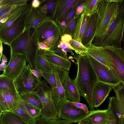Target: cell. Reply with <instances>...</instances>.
I'll use <instances>...</instances> for the list:
<instances>
[{
    "label": "cell",
    "mask_w": 124,
    "mask_h": 124,
    "mask_svg": "<svg viewBox=\"0 0 124 124\" xmlns=\"http://www.w3.org/2000/svg\"><path fill=\"white\" fill-rule=\"evenodd\" d=\"M78 70L76 78L73 80L80 92V96L84 97L91 110H94L93 100V89L98 82L97 77L86 54H75Z\"/></svg>",
    "instance_id": "1"
},
{
    "label": "cell",
    "mask_w": 124,
    "mask_h": 124,
    "mask_svg": "<svg viewBox=\"0 0 124 124\" xmlns=\"http://www.w3.org/2000/svg\"><path fill=\"white\" fill-rule=\"evenodd\" d=\"M124 36V0H122L106 32L102 35L94 38L91 44L99 47L121 48Z\"/></svg>",
    "instance_id": "2"
},
{
    "label": "cell",
    "mask_w": 124,
    "mask_h": 124,
    "mask_svg": "<svg viewBox=\"0 0 124 124\" xmlns=\"http://www.w3.org/2000/svg\"><path fill=\"white\" fill-rule=\"evenodd\" d=\"M33 29L36 31L38 42L43 43L53 51L56 48L63 35L57 22L52 19L46 18Z\"/></svg>",
    "instance_id": "3"
},
{
    "label": "cell",
    "mask_w": 124,
    "mask_h": 124,
    "mask_svg": "<svg viewBox=\"0 0 124 124\" xmlns=\"http://www.w3.org/2000/svg\"><path fill=\"white\" fill-rule=\"evenodd\" d=\"M122 0H101L97 8L100 16L99 25L94 38L105 33L114 18Z\"/></svg>",
    "instance_id": "4"
},
{
    "label": "cell",
    "mask_w": 124,
    "mask_h": 124,
    "mask_svg": "<svg viewBox=\"0 0 124 124\" xmlns=\"http://www.w3.org/2000/svg\"><path fill=\"white\" fill-rule=\"evenodd\" d=\"M52 90L51 87L44 83L39 85L35 91L42 105L40 117L47 120H56L59 119L58 109L53 101Z\"/></svg>",
    "instance_id": "5"
},
{
    "label": "cell",
    "mask_w": 124,
    "mask_h": 124,
    "mask_svg": "<svg viewBox=\"0 0 124 124\" xmlns=\"http://www.w3.org/2000/svg\"><path fill=\"white\" fill-rule=\"evenodd\" d=\"M97 76L98 81L116 86L122 83L114 70L102 64L86 53Z\"/></svg>",
    "instance_id": "6"
},
{
    "label": "cell",
    "mask_w": 124,
    "mask_h": 124,
    "mask_svg": "<svg viewBox=\"0 0 124 124\" xmlns=\"http://www.w3.org/2000/svg\"><path fill=\"white\" fill-rule=\"evenodd\" d=\"M31 4L23 13L6 29L0 31V40L5 44L10 46L12 42L25 31L26 20Z\"/></svg>",
    "instance_id": "7"
},
{
    "label": "cell",
    "mask_w": 124,
    "mask_h": 124,
    "mask_svg": "<svg viewBox=\"0 0 124 124\" xmlns=\"http://www.w3.org/2000/svg\"><path fill=\"white\" fill-rule=\"evenodd\" d=\"M31 69L28 64L21 75L14 81L16 91L19 94L35 91L41 83V81L31 72Z\"/></svg>",
    "instance_id": "8"
},
{
    "label": "cell",
    "mask_w": 124,
    "mask_h": 124,
    "mask_svg": "<svg viewBox=\"0 0 124 124\" xmlns=\"http://www.w3.org/2000/svg\"><path fill=\"white\" fill-rule=\"evenodd\" d=\"M102 49L110 59L114 70L124 84V49L110 46L102 47Z\"/></svg>",
    "instance_id": "9"
},
{
    "label": "cell",
    "mask_w": 124,
    "mask_h": 124,
    "mask_svg": "<svg viewBox=\"0 0 124 124\" xmlns=\"http://www.w3.org/2000/svg\"><path fill=\"white\" fill-rule=\"evenodd\" d=\"M70 100L62 104L58 109V118L71 123H78L88 114L84 110L72 105Z\"/></svg>",
    "instance_id": "10"
},
{
    "label": "cell",
    "mask_w": 124,
    "mask_h": 124,
    "mask_svg": "<svg viewBox=\"0 0 124 124\" xmlns=\"http://www.w3.org/2000/svg\"><path fill=\"white\" fill-rule=\"evenodd\" d=\"M59 75L67 98L72 101L80 102V95L73 80L69 76V71L57 67Z\"/></svg>",
    "instance_id": "11"
},
{
    "label": "cell",
    "mask_w": 124,
    "mask_h": 124,
    "mask_svg": "<svg viewBox=\"0 0 124 124\" xmlns=\"http://www.w3.org/2000/svg\"><path fill=\"white\" fill-rule=\"evenodd\" d=\"M25 56L16 54L10 58L5 71L1 75L15 80L22 74L27 66Z\"/></svg>",
    "instance_id": "12"
},
{
    "label": "cell",
    "mask_w": 124,
    "mask_h": 124,
    "mask_svg": "<svg viewBox=\"0 0 124 124\" xmlns=\"http://www.w3.org/2000/svg\"><path fill=\"white\" fill-rule=\"evenodd\" d=\"M100 16L97 10L88 16L86 27L81 43L87 47L91 44L97 30L99 25Z\"/></svg>",
    "instance_id": "13"
},
{
    "label": "cell",
    "mask_w": 124,
    "mask_h": 124,
    "mask_svg": "<svg viewBox=\"0 0 124 124\" xmlns=\"http://www.w3.org/2000/svg\"><path fill=\"white\" fill-rule=\"evenodd\" d=\"M31 29L25 31L11 44L10 46V58L17 54L22 55L26 57L30 42Z\"/></svg>",
    "instance_id": "14"
},
{
    "label": "cell",
    "mask_w": 124,
    "mask_h": 124,
    "mask_svg": "<svg viewBox=\"0 0 124 124\" xmlns=\"http://www.w3.org/2000/svg\"><path fill=\"white\" fill-rule=\"evenodd\" d=\"M20 96L18 93L0 89V112L10 111L17 107Z\"/></svg>",
    "instance_id": "15"
},
{
    "label": "cell",
    "mask_w": 124,
    "mask_h": 124,
    "mask_svg": "<svg viewBox=\"0 0 124 124\" xmlns=\"http://www.w3.org/2000/svg\"><path fill=\"white\" fill-rule=\"evenodd\" d=\"M115 87L99 81L97 82L93 92V100L94 108L98 107L101 105Z\"/></svg>",
    "instance_id": "16"
},
{
    "label": "cell",
    "mask_w": 124,
    "mask_h": 124,
    "mask_svg": "<svg viewBox=\"0 0 124 124\" xmlns=\"http://www.w3.org/2000/svg\"><path fill=\"white\" fill-rule=\"evenodd\" d=\"M108 117L107 109L91 110L78 124H105Z\"/></svg>",
    "instance_id": "17"
},
{
    "label": "cell",
    "mask_w": 124,
    "mask_h": 124,
    "mask_svg": "<svg viewBox=\"0 0 124 124\" xmlns=\"http://www.w3.org/2000/svg\"><path fill=\"white\" fill-rule=\"evenodd\" d=\"M53 69L56 78V86L55 88L52 89V96L53 101L58 109L62 104L68 99L61 83L57 67L54 66Z\"/></svg>",
    "instance_id": "18"
},
{
    "label": "cell",
    "mask_w": 124,
    "mask_h": 124,
    "mask_svg": "<svg viewBox=\"0 0 124 124\" xmlns=\"http://www.w3.org/2000/svg\"><path fill=\"white\" fill-rule=\"evenodd\" d=\"M87 53L100 62L114 69V65L109 57L102 49L92 44L87 47Z\"/></svg>",
    "instance_id": "19"
},
{
    "label": "cell",
    "mask_w": 124,
    "mask_h": 124,
    "mask_svg": "<svg viewBox=\"0 0 124 124\" xmlns=\"http://www.w3.org/2000/svg\"><path fill=\"white\" fill-rule=\"evenodd\" d=\"M78 1V0H58L53 19L58 22L73 7Z\"/></svg>",
    "instance_id": "20"
},
{
    "label": "cell",
    "mask_w": 124,
    "mask_h": 124,
    "mask_svg": "<svg viewBox=\"0 0 124 124\" xmlns=\"http://www.w3.org/2000/svg\"><path fill=\"white\" fill-rule=\"evenodd\" d=\"M38 41L36 31L34 29L31 34L30 41L28 52L26 58L31 69H34L36 63L38 48Z\"/></svg>",
    "instance_id": "21"
},
{
    "label": "cell",
    "mask_w": 124,
    "mask_h": 124,
    "mask_svg": "<svg viewBox=\"0 0 124 124\" xmlns=\"http://www.w3.org/2000/svg\"><path fill=\"white\" fill-rule=\"evenodd\" d=\"M46 18L37 8L31 6L26 17V29L25 31L32 28L34 29L42 23Z\"/></svg>",
    "instance_id": "22"
},
{
    "label": "cell",
    "mask_w": 124,
    "mask_h": 124,
    "mask_svg": "<svg viewBox=\"0 0 124 124\" xmlns=\"http://www.w3.org/2000/svg\"><path fill=\"white\" fill-rule=\"evenodd\" d=\"M49 61L53 66H55L69 71L71 63L68 59L60 56L54 53L51 49L44 50Z\"/></svg>",
    "instance_id": "23"
},
{
    "label": "cell",
    "mask_w": 124,
    "mask_h": 124,
    "mask_svg": "<svg viewBox=\"0 0 124 124\" xmlns=\"http://www.w3.org/2000/svg\"><path fill=\"white\" fill-rule=\"evenodd\" d=\"M10 112L17 115L30 124H37L36 119L31 115L21 97L18 105Z\"/></svg>",
    "instance_id": "24"
},
{
    "label": "cell",
    "mask_w": 124,
    "mask_h": 124,
    "mask_svg": "<svg viewBox=\"0 0 124 124\" xmlns=\"http://www.w3.org/2000/svg\"><path fill=\"white\" fill-rule=\"evenodd\" d=\"M36 63L38 67L42 71L51 73L54 72V66L48 60L45 51L38 48Z\"/></svg>",
    "instance_id": "25"
},
{
    "label": "cell",
    "mask_w": 124,
    "mask_h": 124,
    "mask_svg": "<svg viewBox=\"0 0 124 124\" xmlns=\"http://www.w3.org/2000/svg\"><path fill=\"white\" fill-rule=\"evenodd\" d=\"M58 0H40V4L37 8L46 17L53 19Z\"/></svg>",
    "instance_id": "26"
},
{
    "label": "cell",
    "mask_w": 124,
    "mask_h": 124,
    "mask_svg": "<svg viewBox=\"0 0 124 124\" xmlns=\"http://www.w3.org/2000/svg\"><path fill=\"white\" fill-rule=\"evenodd\" d=\"M88 16L84 10L80 15L78 20L73 39L81 43V40L85 30Z\"/></svg>",
    "instance_id": "27"
},
{
    "label": "cell",
    "mask_w": 124,
    "mask_h": 124,
    "mask_svg": "<svg viewBox=\"0 0 124 124\" xmlns=\"http://www.w3.org/2000/svg\"><path fill=\"white\" fill-rule=\"evenodd\" d=\"M0 124H30L10 111L0 113Z\"/></svg>",
    "instance_id": "28"
},
{
    "label": "cell",
    "mask_w": 124,
    "mask_h": 124,
    "mask_svg": "<svg viewBox=\"0 0 124 124\" xmlns=\"http://www.w3.org/2000/svg\"><path fill=\"white\" fill-rule=\"evenodd\" d=\"M20 95L24 102L30 103L41 109L42 108L41 101L35 90Z\"/></svg>",
    "instance_id": "29"
},
{
    "label": "cell",
    "mask_w": 124,
    "mask_h": 124,
    "mask_svg": "<svg viewBox=\"0 0 124 124\" xmlns=\"http://www.w3.org/2000/svg\"><path fill=\"white\" fill-rule=\"evenodd\" d=\"M30 4L27 3L22 6L9 17L5 23L0 24V31L6 29L10 26L23 13Z\"/></svg>",
    "instance_id": "30"
},
{
    "label": "cell",
    "mask_w": 124,
    "mask_h": 124,
    "mask_svg": "<svg viewBox=\"0 0 124 124\" xmlns=\"http://www.w3.org/2000/svg\"><path fill=\"white\" fill-rule=\"evenodd\" d=\"M85 1V0H78L77 3L73 7L57 22L60 25L62 31L63 30L66 25L75 16L78 6L84 3Z\"/></svg>",
    "instance_id": "31"
},
{
    "label": "cell",
    "mask_w": 124,
    "mask_h": 124,
    "mask_svg": "<svg viewBox=\"0 0 124 124\" xmlns=\"http://www.w3.org/2000/svg\"><path fill=\"white\" fill-rule=\"evenodd\" d=\"M116 101L115 97L109 98V104L107 109L108 117L105 124H119L118 120L116 114L115 104Z\"/></svg>",
    "instance_id": "32"
},
{
    "label": "cell",
    "mask_w": 124,
    "mask_h": 124,
    "mask_svg": "<svg viewBox=\"0 0 124 124\" xmlns=\"http://www.w3.org/2000/svg\"><path fill=\"white\" fill-rule=\"evenodd\" d=\"M116 102L124 115V84L121 83L113 88Z\"/></svg>",
    "instance_id": "33"
},
{
    "label": "cell",
    "mask_w": 124,
    "mask_h": 124,
    "mask_svg": "<svg viewBox=\"0 0 124 124\" xmlns=\"http://www.w3.org/2000/svg\"><path fill=\"white\" fill-rule=\"evenodd\" d=\"M72 50L69 42L61 39L57 47L53 51L56 54L68 59L67 53H73Z\"/></svg>",
    "instance_id": "34"
},
{
    "label": "cell",
    "mask_w": 124,
    "mask_h": 124,
    "mask_svg": "<svg viewBox=\"0 0 124 124\" xmlns=\"http://www.w3.org/2000/svg\"><path fill=\"white\" fill-rule=\"evenodd\" d=\"M14 81L13 79L0 75V89L9 91L14 93L17 92Z\"/></svg>",
    "instance_id": "35"
},
{
    "label": "cell",
    "mask_w": 124,
    "mask_h": 124,
    "mask_svg": "<svg viewBox=\"0 0 124 124\" xmlns=\"http://www.w3.org/2000/svg\"><path fill=\"white\" fill-rule=\"evenodd\" d=\"M101 0H85L84 10L85 14L89 16L97 9L99 4Z\"/></svg>",
    "instance_id": "36"
},
{
    "label": "cell",
    "mask_w": 124,
    "mask_h": 124,
    "mask_svg": "<svg viewBox=\"0 0 124 124\" xmlns=\"http://www.w3.org/2000/svg\"><path fill=\"white\" fill-rule=\"evenodd\" d=\"M69 43L72 50L75 51L77 54L80 55L86 54L88 51L87 48L82 43L72 39L70 41Z\"/></svg>",
    "instance_id": "37"
},
{
    "label": "cell",
    "mask_w": 124,
    "mask_h": 124,
    "mask_svg": "<svg viewBox=\"0 0 124 124\" xmlns=\"http://www.w3.org/2000/svg\"><path fill=\"white\" fill-rule=\"evenodd\" d=\"M80 15L77 16H75L66 25L62 31L63 35L68 34L71 35L73 38L76 25Z\"/></svg>",
    "instance_id": "38"
},
{
    "label": "cell",
    "mask_w": 124,
    "mask_h": 124,
    "mask_svg": "<svg viewBox=\"0 0 124 124\" xmlns=\"http://www.w3.org/2000/svg\"><path fill=\"white\" fill-rule=\"evenodd\" d=\"M37 124H70L69 121L63 119L47 120L40 117L36 119Z\"/></svg>",
    "instance_id": "39"
},
{
    "label": "cell",
    "mask_w": 124,
    "mask_h": 124,
    "mask_svg": "<svg viewBox=\"0 0 124 124\" xmlns=\"http://www.w3.org/2000/svg\"><path fill=\"white\" fill-rule=\"evenodd\" d=\"M42 72L43 75V77L46 82L49 84L52 89L55 88L56 86V76L54 71L53 73H51L44 72L42 71Z\"/></svg>",
    "instance_id": "40"
},
{
    "label": "cell",
    "mask_w": 124,
    "mask_h": 124,
    "mask_svg": "<svg viewBox=\"0 0 124 124\" xmlns=\"http://www.w3.org/2000/svg\"><path fill=\"white\" fill-rule=\"evenodd\" d=\"M24 102L27 109L33 117L36 119L40 116L41 109L30 103Z\"/></svg>",
    "instance_id": "41"
},
{
    "label": "cell",
    "mask_w": 124,
    "mask_h": 124,
    "mask_svg": "<svg viewBox=\"0 0 124 124\" xmlns=\"http://www.w3.org/2000/svg\"><path fill=\"white\" fill-rule=\"evenodd\" d=\"M28 0H1L0 6L5 5H14L27 3Z\"/></svg>",
    "instance_id": "42"
},
{
    "label": "cell",
    "mask_w": 124,
    "mask_h": 124,
    "mask_svg": "<svg viewBox=\"0 0 124 124\" xmlns=\"http://www.w3.org/2000/svg\"><path fill=\"white\" fill-rule=\"evenodd\" d=\"M31 70L35 76L41 80V77H43V75L42 71L37 66L36 63L35 69H31Z\"/></svg>",
    "instance_id": "43"
},
{
    "label": "cell",
    "mask_w": 124,
    "mask_h": 124,
    "mask_svg": "<svg viewBox=\"0 0 124 124\" xmlns=\"http://www.w3.org/2000/svg\"><path fill=\"white\" fill-rule=\"evenodd\" d=\"M71 104L76 108L82 109L87 114L89 112L85 104L80 102H78L71 101Z\"/></svg>",
    "instance_id": "44"
},
{
    "label": "cell",
    "mask_w": 124,
    "mask_h": 124,
    "mask_svg": "<svg viewBox=\"0 0 124 124\" xmlns=\"http://www.w3.org/2000/svg\"><path fill=\"white\" fill-rule=\"evenodd\" d=\"M84 2L80 5L77 7L75 16H79L84 11L85 7Z\"/></svg>",
    "instance_id": "45"
},
{
    "label": "cell",
    "mask_w": 124,
    "mask_h": 124,
    "mask_svg": "<svg viewBox=\"0 0 124 124\" xmlns=\"http://www.w3.org/2000/svg\"><path fill=\"white\" fill-rule=\"evenodd\" d=\"M31 6L36 8H37L39 6L40 4V0H32L31 3Z\"/></svg>",
    "instance_id": "46"
},
{
    "label": "cell",
    "mask_w": 124,
    "mask_h": 124,
    "mask_svg": "<svg viewBox=\"0 0 124 124\" xmlns=\"http://www.w3.org/2000/svg\"><path fill=\"white\" fill-rule=\"evenodd\" d=\"M38 48L40 49L43 50H46L50 49L45 44L41 42H38Z\"/></svg>",
    "instance_id": "47"
},
{
    "label": "cell",
    "mask_w": 124,
    "mask_h": 124,
    "mask_svg": "<svg viewBox=\"0 0 124 124\" xmlns=\"http://www.w3.org/2000/svg\"><path fill=\"white\" fill-rule=\"evenodd\" d=\"M3 42L0 40V61H1V57L3 54V46L2 45Z\"/></svg>",
    "instance_id": "48"
},
{
    "label": "cell",
    "mask_w": 124,
    "mask_h": 124,
    "mask_svg": "<svg viewBox=\"0 0 124 124\" xmlns=\"http://www.w3.org/2000/svg\"><path fill=\"white\" fill-rule=\"evenodd\" d=\"M7 63H1L0 64V70L1 71H4L6 68L7 66Z\"/></svg>",
    "instance_id": "49"
},
{
    "label": "cell",
    "mask_w": 124,
    "mask_h": 124,
    "mask_svg": "<svg viewBox=\"0 0 124 124\" xmlns=\"http://www.w3.org/2000/svg\"><path fill=\"white\" fill-rule=\"evenodd\" d=\"M1 58L2 60L1 63H6L7 62V59L4 55L2 54L1 57Z\"/></svg>",
    "instance_id": "50"
}]
</instances>
